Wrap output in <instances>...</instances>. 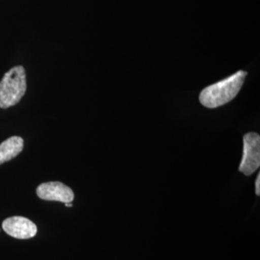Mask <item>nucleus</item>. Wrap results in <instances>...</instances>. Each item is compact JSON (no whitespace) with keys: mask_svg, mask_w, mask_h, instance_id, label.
<instances>
[{"mask_svg":"<svg viewBox=\"0 0 260 260\" xmlns=\"http://www.w3.org/2000/svg\"><path fill=\"white\" fill-rule=\"evenodd\" d=\"M247 72L239 71L228 78L206 87L200 94V102L207 108H217L232 102L241 90Z\"/></svg>","mask_w":260,"mask_h":260,"instance_id":"1","label":"nucleus"},{"mask_svg":"<svg viewBox=\"0 0 260 260\" xmlns=\"http://www.w3.org/2000/svg\"><path fill=\"white\" fill-rule=\"evenodd\" d=\"M26 92V74L22 66H16L0 81V108L6 109L20 102Z\"/></svg>","mask_w":260,"mask_h":260,"instance_id":"2","label":"nucleus"},{"mask_svg":"<svg viewBox=\"0 0 260 260\" xmlns=\"http://www.w3.org/2000/svg\"><path fill=\"white\" fill-rule=\"evenodd\" d=\"M243 156L239 172L249 177L255 173L260 166V136L255 132L247 133L243 138Z\"/></svg>","mask_w":260,"mask_h":260,"instance_id":"3","label":"nucleus"},{"mask_svg":"<svg viewBox=\"0 0 260 260\" xmlns=\"http://www.w3.org/2000/svg\"><path fill=\"white\" fill-rule=\"evenodd\" d=\"M2 229L10 236L17 239H29L37 234V225L25 217L14 216L3 221Z\"/></svg>","mask_w":260,"mask_h":260,"instance_id":"4","label":"nucleus"},{"mask_svg":"<svg viewBox=\"0 0 260 260\" xmlns=\"http://www.w3.org/2000/svg\"><path fill=\"white\" fill-rule=\"evenodd\" d=\"M37 196L44 201H53L61 203H72L75 199L74 191L62 182L51 181L42 183L36 190Z\"/></svg>","mask_w":260,"mask_h":260,"instance_id":"5","label":"nucleus"},{"mask_svg":"<svg viewBox=\"0 0 260 260\" xmlns=\"http://www.w3.org/2000/svg\"><path fill=\"white\" fill-rule=\"evenodd\" d=\"M24 147L23 139L19 136H13L0 144V165L18 156Z\"/></svg>","mask_w":260,"mask_h":260,"instance_id":"6","label":"nucleus"},{"mask_svg":"<svg viewBox=\"0 0 260 260\" xmlns=\"http://www.w3.org/2000/svg\"><path fill=\"white\" fill-rule=\"evenodd\" d=\"M255 194L256 196L260 195V174L257 175L256 180H255Z\"/></svg>","mask_w":260,"mask_h":260,"instance_id":"7","label":"nucleus"},{"mask_svg":"<svg viewBox=\"0 0 260 260\" xmlns=\"http://www.w3.org/2000/svg\"><path fill=\"white\" fill-rule=\"evenodd\" d=\"M66 206H67V207H72L73 205H72V203H67V204H66Z\"/></svg>","mask_w":260,"mask_h":260,"instance_id":"8","label":"nucleus"}]
</instances>
